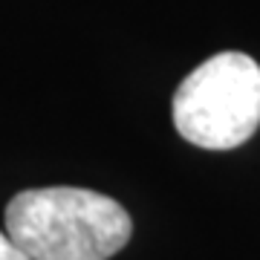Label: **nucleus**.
Wrapping results in <instances>:
<instances>
[{
    "mask_svg": "<svg viewBox=\"0 0 260 260\" xmlns=\"http://www.w3.org/2000/svg\"><path fill=\"white\" fill-rule=\"evenodd\" d=\"M6 234L29 260H110L133 223L113 197L90 188H29L6 205Z\"/></svg>",
    "mask_w": 260,
    "mask_h": 260,
    "instance_id": "f257e3e1",
    "label": "nucleus"
},
{
    "mask_svg": "<svg viewBox=\"0 0 260 260\" xmlns=\"http://www.w3.org/2000/svg\"><path fill=\"white\" fill-rule=\"evenodd\" d=\"M179 136L205 150H232L260 127V64L246 52H220L174 93Z\"/></svg>",
    "mask_w": 260,
    "mask_h": 260,
    "instance_id": "f03ea898",
    "label": "nucleus"
},
{
    "mask_svg": "<svg viewBox=\"0 0 260 260\" xmlns=\"http://www.w3.org/2000/svg\"><path fill=\"white\" fill-rule=\"evenodd\" d=\"M0 260H29L26 254L12 243V237L6 232H0Z\"/></svg>",
    "mask_w": 260,
    "mask_h": 260,
    "instance_id": "7ed1b4c3",
    "label": "nucleus"
}]
</instances>
